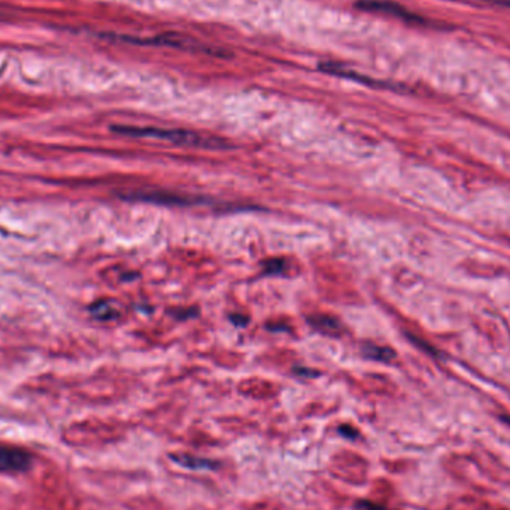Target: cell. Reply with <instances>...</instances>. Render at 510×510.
I'll return each instance as SVG.
<instances>
[{"instance_id": "6da1fadb", "label": "cell", "mask_w": 510, "mask_h": 510, "mask_svg": "<svg viewBox=\"0 0 510 510\" xmlns=\"http://www.w3.org/2000/svg\"><path fill=\"white\" fill-rule=\"evenodd\" d=\"M112 130L135 137H152V139L167 141L176 145L197 146L206 150H226L227 143L213 136H205L192 130L181 128H159V127H133V126H114Z\"/></svg>"}, {"instance_id": "7a4b0ae2", "label": "cell", "mask_w": 510, "mask_h": 510, "mask_svg": "<svg viewBox=\"0 0 510 510\" xmlns=\"http://www.w3.org/2000/svg\"><path fill=\"white\" fill-rule=\"evenodd\" d=\"M121 40L132 42V44H139V45H154V47H169V48H176L183 51H192V53H205V54H213V56H222L221 49H215L211 45H206L203 42L184 36L179 33H163L157 34L154 38H127L121 36Z\"/></svg>"}, {"instance_id": "3957f363", "label": "cell", "mask_w": 510, "mask_h": 510, "mask_svg": "<svg viewBox=\"0 0 510 510\" xmlns=\"http://www.w3.org/2000/svg\"><path fill=\"white\" fill-rule=\"evenodd\" d=\"M358 10L364 12H376V14H384L394 16V19H400L409 23H417L427 25V20L422 16L410 12L408 8L403 5L394 2V0H358L356 3Z\"/></svg>"}, {"instance_id": "277c9868", "label": "cell", "mask_w": 510, "mask_h": 510, "mask_svg": "<svg viewBox=\"0 0 510 510\" xmlns=\"http://www.w3.org/2000/svg\"><path fill=\"white\" fill-rule=\"evenodd\" d=\"M33 456L21 448L0 446V472L24 473L32 469Z\"/></svg>"}, {"instance_id": "5b68a950", "label": "cell", "mask_w": 510, "mask_h": 510, "mask_svg": "<svg viewBox=\"0 0 510 510\" xmlns=\"http://www.w3.org/2000/svg\"><path fill=\"white\" fill-rule=\"evenodd\" d=\"M318 69L324 73H328V75H333V76H340V78H347V80H351V81H358L360 84H364V85H370V87H384V89H391L390 84H386L384 81H378V80H371V78L366 76V75H361L358 72L353 71V69L351 67H347L343 66L340 63H334V62H324V63H319L318 65Z\"/></svg>"}, {"instance_id": "8992f818", "label": "cell", "mask_w": 510, "mask_h": 510, "mask_svg": "<svg viewBox=\"0 0 510 510\" xmlns=\"http://www.w3.org/2000/svg\"><path fill=\"white\" fill-rule=\"evenodd\" d=\"M128 198H135V200H143L151 203L160 205H193L200 200L196 197L189 196H179L175 193H164V192H135L132 196H127Z\"/></svg>"}, {"instance_id": "52a82bcc", "label": "cell", "mask_w": 510, "mask_h": 510, "mask_svg": "<svg viewBox=\"0 0 510 510\" xmlns=\"http://www.w3.org/2000/svg\"><path fill=\"white\" fill-rule=\"evenodd\" d=\"M170 460L175 464L184 467V469L196 470V472H200V470L212 472V470H217L220 467L218 461L209 460V458H203V456H194L189 454H174V455H170Z\"/></svg>"}, {"instance_id": "ba28073f", "label": "cell", "mask_w": 510, "mask_h": 510, "mask_svg": "<svg viewBox=\"0 0 510 510\" xmlns=\"http://www.w3.org/2000/svg\"><path fill=\"white\" fill-rule=\"evenodd\" d=\"M309 323L312 324V327L316 328L318 332L328 336H337L342 332L340 323L337 321L336 318L328 315H315L309 319Z\"/></svg>"}, {"instance_id": "9c48e42d", "label": "cell", "mask_w": 510, "mask_h": 510, "mask_svg": "<svg viewBox=\"0 0 510 510\" xmlns=\"http://www.w3.org/2000/svg\"><path fill=\"white\" fill-rule=\"evenodd\" d=\"M91 312L96 318L103 319V321H108V319L118 316V309L115 303H111V301H100L96 306H93Z\"/></svg>"}, {"instance_id": "30bf717a", "label": "cell", "mask_w": 510, "mask_h": 510, "mask_svg": "<svg viewBox=\"0 0 510 510\" xmlns=\"http://www.w3.org/2000/svg\"><path fill=\"white\" fill-rule=\"evenodd\" d=\"M362 352H364V356L367 358L376 361H390L395 357V353L391 349L375 347V345H366V347L362 348Z\"/></svg>"}, {"instance_id": "8fae6325", "label": "cell", "mask_w": 510, "mask_h": 510, "mask_svg": "<svg viewBox=\"0 0 510 510\" xmlns=\"http://www.w3.org/2000/svg\"><path fill=\"white\" fill-rule=\"evenodd\" d=\"M285 269V264L279 258H275V260H269L264 263V270L267 273H281Z\"/></svg>"}, {"instance_id": "7c38bea8", "label": "cell", "mask_w": 510, "mask_h": 510, "mask_svg": "<svg viewBox=\"0 0 510 510\" xmlns=\"http://www.w3.org/2000/svg\"><path fill=\"white\" fill-rule=\"evenodd\" d=\"M339 433H340V436H343L345 439H348V440H353V439H357L360 436L358 431L353 427H349V426L339 427Z\"/></svg>"}, {"instance_id": "4fadbf2b", "label": "cell", "mask_w": 510, "mask_h": 510, "mask_svg": "<svg viewBox=\"0 0 510 510\" xmlns=\"http://www.w3.org/2000/svg\"><path fill=\"white\" fill-rule=\"evenodd\" d=\"M357 507L361 510H388L386 507L376 505V503H371V501H367V500H360L357 503Z\"/></svg>"}, {"instance_id": "5bb4252c", "label": "cell", "mask_w": 510, "mask_h": 510, "mask_svg": "<svg viewBox=\"0 0 510 510\" xmlns=\"http://www.w3.org/2000/svg\"><path fill=\"white\" fill-rule=\"evenodd\" d=\"M231 321L235 323L236 325H245V324L248 323V319H246V318H237V316H233V318H231Z\"/></svg>"}]
</instances>
